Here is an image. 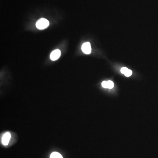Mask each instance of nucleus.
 <instances>
[{"instance_id":"obj_9","label":"nucleus","mask_w":158,"mask_h":158,"mask_svg":"<svg viewBox=\"0 0 158 158\" xmlns=\"http://www.w3.org/2000/svg\"><path fill=\"white\" fill-rule=\"evenodd\" d=\"M101 85H102V86H103L104 88H108L107 81H103V82H102V84H101Z\"/></svg>"},{"instance_id":"obj_1","label":"nucleus","mask_w":158,"mask_h":158,"mask_svg":"<svg viewBox=\"0 0 158 158\" xmlns=\"http://www.w3.org/2000/svg\"><path fill=\"white\" fill-rule=\"evenodd\" d=\"M49 22L47 19L44 18L39 19L36 23V27L39 29H43L48 27Z\"/></svg>"},{"instance_id":"obj_2","label":"nucleus","mask_w":158,"mask_h":158,"mask_svg":"<svg viewBox=\"0 0 158 158\" xmlns=\"http://www.w3.org/2000/svg\"><path fill=\"white\" fill-rule=\"evenodd\" d=\"M81 49L83 52L86 54H90L91 53V48L89 42L84 43L82 45Z\"/></svg>"},{"instance_id":"obj_7","label":"nucleus","mask_w":158,"mask_h":158,"mask_svg":"<svg viewBox=\"0 0 158 158\" xmlns=\"http://www.w3.org/2000/svg\"><path fill=\"white\" fill-rule=\"evenodd\" d=\"M132 74V71L130 69H128V71L124 74L125 76H127V77H129V76H131Z\"/></svg>"},{"instance_id":"obj_4","label":"nucleus","mask_w":158,"mask_h":158,"mask_svg":"<svg viewBox=\"0 0 158 158\" xmlns=\"http://www.w3.org/2000/svg\"><path fill=\"white\" fill-rule=\"evenodd\" d=\"M11 134L9 133H6L2 137L1 142L4 145H7L10 140Z\"/></svg>"},{"instance_id":"obj_5","label":"nucleus","mask_w":158,"mask_h":158,"mask_svg":"<svg viewBox=\"0 0 158 158\" xmlns=\"http://www.w3.org/2000/svg\"><path fill=\"white\" fill-rule=\"evenodd\" d=\"M50 158H63L62 155L57 152H53L51 154Z\"/></svg>"},{"instance_id":"obj_6","label":"nucleus","mask_w":158,"mask_h":158,"mask_svg":"<svg viewBox=\"0 0 158 158\" xmlns=\"http://www.w3.org/2000/svg\"><path fill=\"white\" fill-rule=\"evenodd\" d=\"M108 88L109 89H112L114 87V83L112 81L108 80L107 81Z\"/></svg>"},{"instance_id":"obj_3","label":"nucleus","mask_w":158,"mask_h":158,"mask_svg":"<svg viewBox=\"0 0 158 158\" xmlns=\"http://www.w3.org/2000/svg\"><path fill=\"white\" fill-rule=\"evenodd\" d=\"M61 55V51L59 49H56L52 52L50 55V59L52 61L57 60Z\"/></svg>"},{"instance_id":"obj_8","label":"nucleus","mask_w":158,"mask_h":158,"mask_svg":"<svg viewBox=\"0 0 158 158\" xmlns=\"http://www.w3.org/2000/svg\"><path fill=\"white\" fill-rule=\"evenodd\" d=\"M129 69H128L127 68H126V67H123L121 69V72L122 74H125L127 71H128Z\"/></svg>"}]
</instances>
